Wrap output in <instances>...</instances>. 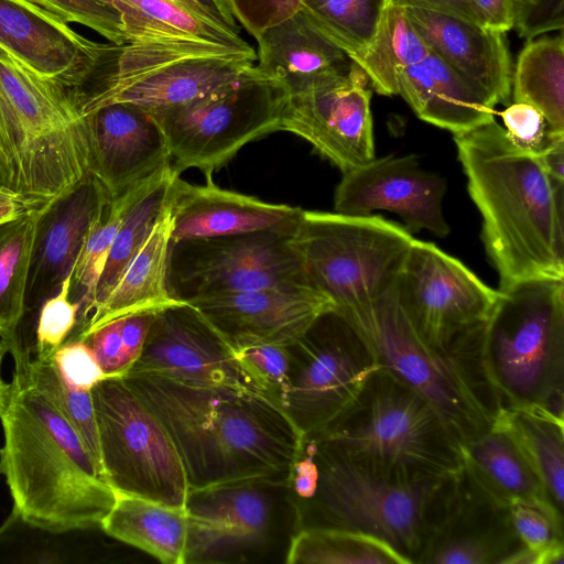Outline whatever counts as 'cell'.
I'll list each match as a JSON object with an SVG mask.
<instances>
[{
    "mask_svg": "<svg viewBox=\"0 0 564 564\" xmlns=\"http://www.w3.org/2000/svg\"><path fill=\"white\" fill-rule=\"evenodd\" d=\"M388 0H303L301 9L354 61L372 42Z\"/></svg>",
    "mask_w": 564,
    "mask_h": 564,
    "instance_id": "40",
    "label": "cell"
},
{
    "mask_svg": "<svg viewBox=\"0 0 564 564\" xmlns=\"http://www.w3.org/2000/svg\"><path fill=\"white\" fill-rule=\"evenodd\" d=\"M501 118L509 139L532 155L541 158L564 143V131L554 129L538 109L528 104L513 101L501 112Z\"/></svg>",
    "mask_w": 564,
    "mask_h": 564,
    "instance_id": "45",
    "label": "cell"
},
{
    "mask_svg": "<svg viewBox=\"0 0 564 564\" xmlns=\"http://www.w3.org/2000/svg\"><path fill=\"white\" fill-rule=\"evenodd\" d=\"M90 131L91 174L116 197L171 165L165 137L145 109L112 102L86 115Z\"/></svg>",
    "mask_w": 564,
    "mask_h": 564,
    "instance_id": "23",
    "label": "cell"
},
{
    "mask_svg": "<svg viewBox=\"0 0 564 564\" xmlns=\"http://www.w3.org/2000/svg\"><path fill=\"white\" fill-rule=\"evenodd\" d=\"M53 360L64 380L79 390L90 391L107 378L87 341L76 339L62 345Z\"/></svg>",
    "mask_w": 564,
    "mask_h": 564,
    "instance_id": "46",
    "label": "cell"
},
{
    "mask_svg": "<svg viewBox=\"0 0 564 564\" xmlns=\"http://www.w3.org/2000/svg\"><path fill=\"white\" fill-rule=\"evenodd\" d=\"M116 9L128 43L202 41L256 55L239 34L216 24L180 0H101Z\"/></svg>",
    "mask_w": 564,
    "mask_h": 564,
    "instance_id": "30",
    "label": "cell"
},
{
    "mask_svg": "<svg viewBox=\"0 0 564 564\" xmlns=\"http://www.w3.org/2000/svg\"><path fill=\"white\" fill-rule=\"evenodd\" d=\"M498 291L482 361L500 408H541L564 417V279Z\"/></svg>",
    "mask_w": 564,
    "mask_h": 564,
    "instance_id": "7",
    "label": "cell"
},
{
    "mask_svg": "<svg viewBox=\"0 0 564 564\" xmlns=\"http://www.w3.org/2000/svg\"><path fill=\"white\" fill-rule=\"evenodd\" d=\"M404 10L430 52L494 106L510 98L512 70L505 33L455 15Z\"/></svg>",
    "mask_w": 564,
    "mask_h": 564,
    "instance_id": "26",
    "label": "cell"
},
{
    "mask_svg": "<svg viewBox=\"0 0 564 564\" xmlns=\"http://www.w3.org/2000/svg\"><path fill=\"white\" fill-rule=\"evenodd\" d=\"M522 546L508 506L494 498L465 466L421 564H506Z\"/></svg>",
    "mask_w": 564,
    "mask_h": 564,
    "instance_id": "21",
    "label": "cell"
},
{
    "mask_svg": "<svg viewBox=\"0 0 564 564\" xmlns=\"http://www.w3.org/2000/svg\"><path fill=\"white\" fill-rule=\"evenodd\" d=\"M280 486L242 480L189 490L185 503V564L241 561L264 546L271 534Z\"/></svg>",
    "mask_w": 564,
    "mask_h": 564,
    "instance_id": "16",
    "label": "cell"
},
{
    "mask_svg": "<svg viewBox=\"0 0 564 564\" xmlns=\"http://www.w3.org/2000/svg\"><path fill=\"white\" fill-rule=\"evenodd\" d=\"M99 528L107 535L148 553L163 564H185V509L116 494L115 503Z\"/></svg>",
    "mask_w": 564,
    "mask_h": 564,
    "instance_id": "31",
    "label": "cell"
},
{
    "mask_svg": "<svg viewBox=\"0 0 564 564\" xmlns=\"http://www.w3.org/2000/svg\"><path fill=\"white\" fill-rule=\"evenodd\" d=\"M288 564H411L387 542L338 528H303L291 536Z\"/></svg>",
    "mask_w": 564,
    "mask_h": 564,
    "instance_id": "38",
    "label": "cell"
},
{
    "mask_svg": "<svg viewBox=\"0 0 564 564\" xmlns=\"http://www.w3.org/2000/svg\"><path fill=\"white\" fill-rule=\"evenodd\" d=\"M430 54L404 9L388 4L368 48L352 62L381 95H397L400 73Z\"/></svg>",
    "mask_w": 564,
    "mask_h": 564,
    "instance_id": "36",
    "label": "cell"
},
{
    "mask_svg": "<svg viewBox=\"0 0 564 564\" xmlns=\"http://www.w3.org/2000/svg\"><path fill=\"white\" fill-rule=\"evenodd\" d=\"M176 174L172 165L166 167L155 184L128 213L107 257L97 285L91 312L112 290L123 270L161 217L166 206L171 182Z\"/></svg>",
    "mask_w": 564,
    "mask_h": 564,
    "instance_id": "41",
    "label": "cell"
},
{
    "mask_svg": "<svg viewBox=\"0 0 564 564\" xmlns=\"http://www.w3.org/2000/svg\"><path fill=\"white\" fill-rule=\"evenodd\" d=\"M454 141L499 289L564 279V182L518 148L495 118L454 134Z\"/></svg>",
    "mask_w": 564,
    "mask_h": 564,
    "instance_id": "2",
    "label": "cell"
},
{
    "mask_svg": "<svg viewBox=\"0 0 564 564\" xmlns=\"http://www.w3.org/2000/svg\"><path fill=\"white\" fill-rule=\"evenodd\" d=\"M234 349L242 370L256 388L282 409L290 382L289 345L258 343Z\"/></svg>",
    "mask_w": 564,
    "mask_h": 564,
    "instance_id": "43",
    "label": "cell"
},
{
    "mask_svg": "<svg viewBox=\"0 0 564 564\" xmlns=\"http://www.w3.org/2000/svg\"><path fill=\"white\" fill-rule=\"evenodd\" d=\"M289 350L290 382L282 409L303 436L338 420L380 368L358 329L335 308L321 314Z\"/></svg>",
    "mask_w": 564,
    "mask_h": 564,
    "instance_id": "13",
    "label": "cell"
},
{
    "mask_svg": "<svg viewBox=\"0 0 564 564\" xmlns=\"http://www.w3.org/2000/svg\"><path fill=\"white\" fill-rule=\"evenodd\" d=\"M224 29L239 34L240 28L226 0H180Z\"/></svg>",
    "mask_w": 564,
    "mask_h": 564,
    "instance_id": "52",
    "label": "cell"
},
{
    "mask_svg": "<svg viewBox=\"0 0 564 564\" xmlns=\"http://www.w3.org/2000/svg\"><path fill=\"white\" fill-rule=\"evenodd\" d=\"M0 420V473L14 513L54 533L99 527L116 492L79 434L18 360Z\"/></svg>",
    "mask_w": 564,
    "mask_h": 564,
    "instance_id": "3",
    "label": "cell"
},
{
    "mask_svg": "<svg viewBox=\"0 0 564 564\" xmlns=\"http://www.w3.org/2000/svg\"><path fill=\"white\" fill-rule=\"evenodd\" d=\"M257 55L202 41L104 44L78 90L84 116L112 102L149 112L183 105L252 67Z\"/></svg>",
    "mask_w": 564,
    "mask_h": 564,
    "instance_id": "9",
    "label": "cell"
},
{
    "mask_svg": "<svg viewBox=\"0 0 564 564\" xmlns=\"http://www.w3.org/2000/svg\"><path fill=\"white\" fill-rule=\"evenodd\" d=\"M471 21L490 30L506 33L513 29L511 0H468Z\"/></svg>",
    "mask_w": 564,
    "mask_h": 564,
    "instance_id": "50",
    "label": "cell"
},
{
    "mask_svg": "<svg viewBox=\"0 0 564 564\" xmlns=\"http://www.w3.org/2000/svg\"><path fill=\"white\" fill-rule=\"evenodd\" d=\"M315 443L318 484L310 500L293 507L296 531L338 528L368 533L390 544L411 564H421L457 475L383 476Z\"/></svg>",
    "mask_w": 564,
    "mask_h": 564,
    "instance_id": "6",
    "label": "cell"
},
{
    "mask_svg": "<svg viewBox=\"0 0 564 564\" xmlns=\"http://www.w3.org/2000/svg\"><path fill=\"white\" fill-rule=\"evenodd\" d=\"M170 246L171 216L166 202L161 217L112 290L82 325L77 340L85 341L98 327L122 316L160 311L182 302L172 296L167 286Z\"/></svg>",
    "mask_w": 564,
    "mask_h": 564,
    "instance_id": "29",
    "label": "cell"
},
{
    "mask_svg": "<svg viewBox=\"0 0 564 564\" xmlns=\"http://www.w3.org/2000/svg\"><path fill=\"white\" fill-rule=\"evenodd\" d=\"M167 205L171 242L296 230L303 209L272 204L224 189L208 180L204 185L185 182L176 174L170 185Z\"/></svg>",
    "mask_w": 564,
    "mask_h": 564,
    "instance_id": "24",
    "label": "cell"
},
{
    "mask_svg": "<svg viewBox=\"0 0 564 564\" xmlns=\"http://www.w3.org/2000/svg\"><path fill=\"white\" fill-rule=\"evenodd\" d=\"M73 273L64 279L59 290L40 307L35 344L36 357L40 359L53 358L77 324L80 305L72 301L69 295Z\"/></svg>",
    "mask_w": 564,
    "mask_h": 564,
    "instance_id": "44",
    "label": "cell"
},
{
    "mask_svg": "<svg viewBox=\"0 0 564 564\" xmlns=\"http://www.w3.org/2000/svg\"><path fill=\"white\" fill-rule=\"evenodd\" d=\"M109 196L89 174L44 212L37 227L28 278L26 311L41 305L74 271L87 234Z\"/></svg>",
    "mask_w": 564,
    "mask_h": 564,
    "instance_id": "25",
    "label": "cell"
},
{
    "mask_svg": "<svg viewBox=\"0 0 564 564\" xmlns=\"http://www.w3.org/2000/svg\"><path fill=\"white\" fill-rule=\"evenodd\" d=\"M295 231L171 242L169 290L174 299L191 302L269 288H314L295 243Z\"/></svg>",
    "mask_w": 564,
    "mask_h": 564,
    "instance_id": "15",
    "label": "cell"
},
{
    "mask_svg": "<svg viewBox=\"0 0 564 564\" xmlns=\"http://www.w3.org/2000/svg\"><path fill=\"white\" fill-rule=\"evenodd\" d=\"M288 94L253 65L235 80L183 105L150 112L181 174L197 169L206 180L247 143L280 131Z\"/></svg>",
    "mask_w": 564,
    "mask_h": 564,
    "instance_id": "11",
    "label": "cell"
},
{
    "mask_svg": "<svg viewBox=\"0 0 564 564\" xmlns=\"http://www.w3.org/2000/svg\"><path fill=\"white\" fill-rule=\"evenodd\" d=\"M397 95L420 119L453 134L495 118V106L431 52L400 73Z\"/></svg>",
    "mask_w": 564,
    "mask_h": 564,
    "instance_id": "28",
    "label": "cell"
},
{
    "mask_svg": "<svg viewBox=\"0 0 564 564\" xmlns=\"http://www.w3.org/2000/svg\"><path fill=\"white\" fill-rule=\"evenodd\" d=\"M513 29L533 39L564 26V0H511Z\"/></svg>",
    "mask_w": 564,
    "mask_h": 564,
    "instance_id": "47",
    "label": "cell"
},
{
    "mask_svg": "<svg viewBox=\"0 0 564 564\" xmlns=\"http://www.w3.org/2000/svg\"><path fill=\"white\" fill-rule=\"evenodd\" d=\"M102 47L29 0H0V50L42 77L79 88Z\"/></svg>",
    "mask_w": 564,
    "mask_h": 564,
    "instance_id": "22",
    "label": "cell"
},
{
    "mask_svg": "<svg viewBox=\"0 0 564 564\" xmlns=\"http://www.w3.org/2000/svg\"><path fill=\"white\" fill-rule=\"evenodd\" d=\"M166 167L119 196L109 197L94 220L73 273V286L79 292L76 302L80 305L82 325L93 310L97 285L120 227L132 206L155 184Z\"/></svg>",
    "mask_w": 564,
    "mask_h": 564,
    "instance_id": "37",
    "label": "cell"
},
{
    "mask_svg": "<svg viewBox=\"0 0 564 564\" xmlns=\"http://www.w3.org/2000/svg\"><path fill=\"white\" fill-rule=\"evenodd\" d=\"M463 453L466 468L503 505L525 501L554 507L534 470L500 427L492 424L465 444Z\"/></svg>",
    "mask_w": 564,
    "mask_h": 564,
    "instance_id": "32",
    "label": "cell"
},
{
    "mask_svg": "<svg viewBox=\"0 0 564 564\" xmlns=\"http://www.w3.org/2000/svg\"><path fill=\"white\" fill-rule=\"evenodd\" d=\"M492 424L510 436L563 513L564 417L541 408H500Z\"/></svg>",
    "mask_w": 564,
    "mask_h": 564,
    "instance_id": "33",
    "label": "cell"
},
{
    "mask_svg": "<svg viewBox=\"0 0 564 564\" xmlns=\"http://www.w3.org/2000/svg\"><path fill=\"white\" fill-rule=\"evenodd\" d=\"M232 348L293 344L333 303L314 288H269L191 302Z\"/></svg>",
    "mask_w": 564,
    "mask_h": 564,
    "instance_id": "20",
    "label": "cell"
},
{
    "mask_svg": "<svg viewBox=\"0 0 564 564\" xmlns=\"http://www.w3.org/2000/svg\"><path fill=\"white\" fill-rule=\"evenodd\" d=\"M78 88L42 77L0 50V187L47 207L91 174Z\"/></svg>",
    "mask_w": 564,
    "mask_h": 564,
    "instance_id": "4",
    "label": "cell"
},
{
    "mask_svg": "<svg viewBox=\"0 0 564 564\" xmlns=\"http://www.w3.org/2000/svg\"><path fill=\"white\" fill-rule=\"evenodd\" d=\"M9 351L21 364L28 380L52 401L76 430L102 474L91 391L79 390L67 383L53 358L32 359L20 344Z\"/></svg>",
    "mask_w": 564,
    "mask_h": 564,
    "instance_id": "39",
    "label": "cell"
},
{
    "mask_svg": "<svg viewBox=\"0 0 564 564\" xmlns=\"http://www.w3.org/2000/svg\"><path fill=\"white\" fill-rule=\"evenodd\" d=\"M90 346L101 370L110 377H123L133 366L122 335L121 319L117 318L94 330L85 340Z\"/></svg>",
    "mask_w": 564,
    "mask_h": 564,
    "instance_id": "49",
    "label": "cell"
},
{
    "mask_svg": "<svg viewBox=\"0 0 564 564\" xmlns=\"http://www.w3.org/2000/svg\"><path fill=\"white\" fill-rule=\"evenodd\" d=\"M394 293L416 333L447 352L482 349L499 295L458 259L416 238Z\"/></svg>",
    "mask_w": 564,
    "mask_h": 564,
    "instance_id": "14",
    "label": "cell"
},
{
    "mask_svg": "<svg viewBox=\"0 0 564 564\" xmlns=\"http://www.w3.org/2000/svg\"><path fill=\"white\" fill-rule=\"evenodd\" d=\"M123 379L166 429L189 490L242 480L286 484L304 436L270 399L150 373Z\"/></svg>",
    "mask_w": 564,
    "mask_h": 564,
    "instance_id": "1",
    "label": "cell"
},
{
    "mask_svg": "<svg viewBox=\"0 0 564 564\" xmlns=\"http://www.w3.org/2000/svg\"><path fill=\"white\" fill-rule=\"evenodd\" d=\"M1 474V473H0Z\"/></svg>",
    "mask_w": 564,
    "mask_h": 564,
    "instance_id": "56",
    "label": "cell"
},
{
    "mask_svg": "<svg viewBox=\"0 0 564 564\" xmlns=\"http://www.w3.org/2000/svg\"><path fill=\"white\" fill-rule=\"evenodd\" d=\"M257 69L279 83L288 96L346 75L354 62L301 9L257 37Z\"/></svg>",
    "mask_w": 564,
    "mask_h": 564,
    "instance_id": "27",
    "label": "cell"
},
{
    "mask_svg": "<svg viewBox=\"0 0 564 564\" xmlns=\"http://www.w3.org/2000/svg\"><path fill=\"white\" fill-rule=\"evenodd\" d=\"M514 102L538 109L558 131H564V37L543 36L528 42L512 74Z\"/></svg>",
    "mask_w": 564,
    "mask_h": 564,
    "instance_id": "35",
    "label": "cell"
},
{
    "mask_svg": "<svg viewBox=\"0 0 564 564\" xmlns=\"http://www.w3.org/2000/svg\"><path fill=\"white\" fill-rule=\"evenodd\" d=\"M388 3L401 9L438 12L471 21L468 0H388Z\"/></svg>",
    "mask_w": 564,
    "mask_h": 564,
    "instance_id": "51",
    "label": "cell"
},
{
    "mask_svg": "<svg viewBox=\"0 0 564 564\" xmlns=\"http://www.w3.org/2000/svg\"><path fill=\"white\" fill-rule=\"evenodd\" d=\"M47 207L29 208L0 223V337L8 350L20 343L34 241Z\"/></svg>",
    "mask_w": 564,
    "mask_h": 564,
    "instance_id": "34",
    "label": "cell"
},
{
    "mask_svg": "<svg viewBox=\"0 0 564 564\" xmlns=\"http://www.w3.org/2000/svg\"><path fill=\"white\" fill-rule=\"evenodd\" d=\"M90 391L107 484L116 494L185 509L186 474L159 417L123 377L106 378Z\"/></svg>",
    "mask_w": 564,
    "mask_h": 564,
    "instance_id": "12",
    "label": "cell"
},
{
    "mask_svg": "<svg viewBox=\"0 0 564 564\" xmlns=\"http://www.w3.org/2000/svg\"><path fill=\"white\" fill-rule=\"evenodd\" d=\"M540 159L555 180L564 182V143L556 145Z\"/></svg>",
    "mask_w": 564,
    "mask_h": 564,
    "instance_id": "53",
    "label": "cell"
},
{
    "mask_svg": "<svg viewBox=\"0 0 564 564\" xmlns=\"http://www.w3.org/2000/svg\"><path fill=\"white\" fill-rule=\"evenodd\" d=\"M235 19L254 37L299 10L303 0H226Z\"/></svg>",
    "mask_w": 564,
    "mask_h": 564,
    "instance_id": "48",
    "label": "cell"
},
{
    "mask_svg": "<svg viewBox=\"0 0 564 564\" xmlns=\"http://www.w3.org/2000/svg\"><path fill=\"white\" fill-rule=\"evenodd\" d=\"M508 508L519 540L540 555V564H564L563 514L553 506L525 501Z\"/></svg>",
    "mask_w": 564,
    "mask_h": 564,
    "instance_id": "42",
    "label": "cell"
},
{
    "mask_svg": "<svg viewBox=\"0 0 564 564\" xmlns=\"http://www.w3.org/2000/svg\"><path fill=\"white\" fill-rule=\"evenodd\" d=\"M346 318L380 368L429 402L462 446L490 429L500 404L484 368L482 349L447 352L426 343L401 310L394 288Z\"/></svg>",
    "mask_w": 564,
    "mask_h": 564,
    "instance_id": "8",
    "label": "cell"
},
{
    "mask_svg": "<svg viewBox=\"0 0 564 564\" xmlns=\"http://www.w3.org/2000/svg\"><path fill=\"white\" fill-rule=\"evenodd\" d=\"M368 78L358 65L329 83L288 96L280 130L306 140L341 173L375 156Z\"/></svg>",
    "mask_w": 564,
    "mask_h": 564,
    "instance_id": "18",
    "label": "cell"
},
{
    "mask_svg": "<svg viewBox=\"0 0 564 564\" xmlns=\"http://www.w3.org/2000/svg\"><path fill=\"white\" fill-rule=\"evenodd\" d=\"M7 351H8L7 346L1 340L0 341V414L3 412V410L6 408L8 394H9V388H10V383H7L3 380L2 373H1L2 359Z\"/></svg>",
    "mask_w": 564,
    "mask_h": 564,
    "instance_id": "55",
    "label": "cell"
},
{
    "mask_svg": "<svg viewBox=\"0 0 564 564\" xmlns=\"http://www.w3.org/2000/svg\"><path fill=\"white\" fill-rule=\"evenodd\" d=\"M415 238L377 215L303 210L295 243L312 285L344 316L391 291Z\"/></svg>",
    "mask_w": 564,
    "mask_h": 564,
    "instance_id": "10",
    "label": "cell"
},
{
    "mask_svg": "<svg viewBox=\"0 0 564 564\" xmlns=\"http://www.w3.org/2000/svg\"><path fill=\"white\" fill-rule=\"evenodd\" d=\"M129 372L263 395L242 370L232 346L187 302L155 313L142 352Z\"/></svg>",
    "mask_w": 564,
    "mask_h": 564,
    "instance_id": "17",
    "label": "cell"
},
{
    "mask_svg": "<svg viewBox=\"0 0 564 564\" xmlns=\"http://www.w3.org/2000/svg\"><path fill=\"white\" fill-rule=\"evenodd\" d=\"M25 209L15 194L0 187V223L14 218Z\"/></svg>",
    "mask_w": 564,
    "mask_h": 564,
    "instance_id": "54",
    "label": "cell"
},
{
    "mask_svg": "<svg viewBox=\"0 0 564 564\" xmlns=\"http://www.w3.org/2000/svg\"><path fill=\"white\" fill-rule=\"evenodd\" d=\"M446 182L423 170L416 156L388 155L343 173L334 196V212L368 216L388 210L401 217L409 231L449 234L443 213Z\"/></svg>",
    "mask_w": 564,
    "mask_h": 564,
    "instance_id": "19",
    "label": "cell"
},
{
    "mask_svg": "<svg viewBox=\"0 0 564 564\" xmlns=\"http://www.w3.org/2000/svg\"><path fill=\"white\" fill-rule=\"evenodd\" d=\"M311 436L361 467L393 478L452 477L465 467L463 446L441 415L381 368L338 420Z\"/></svg>",
    "mask_w": 564,
    "mask_h": 564,
    "instance_id": "5",
    "label": "cell"
}]
</instances>
